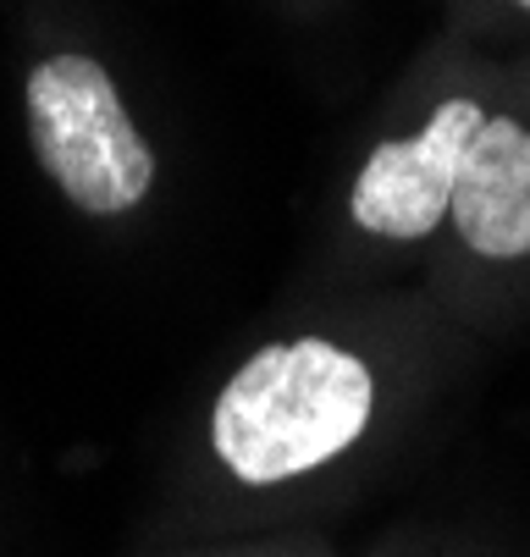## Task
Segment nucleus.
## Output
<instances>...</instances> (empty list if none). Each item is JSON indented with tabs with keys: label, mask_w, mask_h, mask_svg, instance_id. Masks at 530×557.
Listing matches in <instances>:
<instances>
[{
	"label": "nucleus",
	"mask_w": 530,
	"mask_h": 557,
	"mask_svg": "<svg viewBox=\"0 0 530 557\" xmlns=\"http://www.w3.org/2000/svg\"><path fill=\"white\" fill-rule=\"evenodd\" d=\"M519 7H530V0H519Z\"/></svg>",
	"instance_id": "5"
},
{
	"label": "nucleus",
	"mask_w": 530,
	"mask_h": 557,
	"mask_svg": "<svg viewBox=\"0 0 530 557\" xmlns=\"http://www.w3.org/2000/svg\"><path fill=\"white\" fill-rule=\"evenodd\" d=\"M28 138L39 166L89 215L133 210L156 177V154L89 55H50L28 72Z\"/></svg>",
	"instance_id": "2"
},
{
	"label": "nucleus",
	"mask_w": 530,
	"mask_h": 557,
	"mask_svg": "<svg viewBox=\"0 0 530 557\" xmlns=\"http://www.w3.org/2000/svg\"><path fill=\"white\" fill-rule=\"evenodd\" d=\"M370 420V370L321 343L298 337L260 348L215 397V453L249 486L305 474L343 447Z\"/></svg>",
	"instance_id": "1"
},
{
	"label": "nucleus",
	"mask_w": 530,
	"mask_h": 557,
	"mask_svg": "<svg viewBox=\"0 0 530 557\" xmlns=\"http://www.w3.org/2000/svg\"><path fill=\"white\" fill-rule=\"evenodd\" d=\"M481 122L486 111L476 100H447L415 138L382 144L354 183V221L375 237H404V244L442 226L465 149L481 133Z\"/></svg>",
	"instance_id": "3"
},
{
	"label": "nucleus",
	"mask_w": 530,
	"mask_h": 557,
	"mask_svg": "<svg viewBox=\"0 0 530 557\" xmlns=\"http://www.w3.org/2000/svg\"><path fill=\"white\" fill-rule=\"evenodd\" d=\"M447 210L476 255L525 260L530 255V127H519L514 116H486L465 149Z\"/></svg>",
	"instance_id": "4"
}]
</instances>
